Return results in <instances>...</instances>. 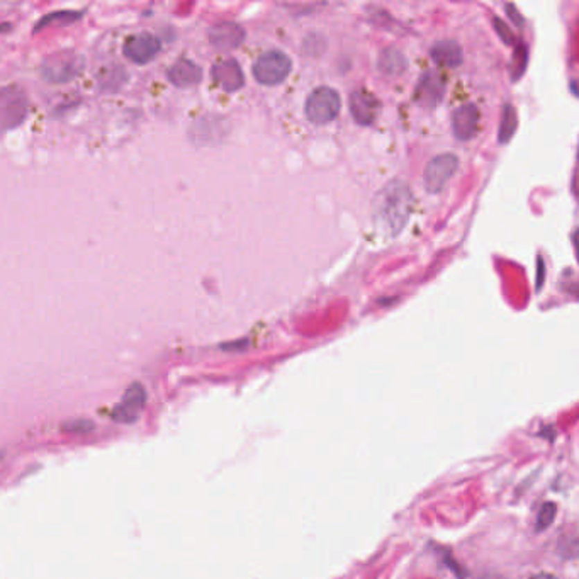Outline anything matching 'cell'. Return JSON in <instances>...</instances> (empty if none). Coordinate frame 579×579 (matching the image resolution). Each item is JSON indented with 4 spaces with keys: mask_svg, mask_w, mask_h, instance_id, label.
I'll return each instance as SVG.
<instances>
[{
    "mask_svg": "<svg viewBox=\"0 0 579 579\" xmlns=\"http://www.w3.org/2000/svg\"><path fill=\"white\" fill-rule=\"evenodd\" d=\"M160 48V40L157 36L150 33H138L128 37L123 46V53L136 65H146L158 55Z\"/></svg>",
    "mask_w": 579,
    "mask_h": 579,
    "instance_id": "52a82bcc",
    "label": "cell"
},
{
    "mask_svg": "<svg viewBox=\"0 0 579 579\" xmlns=\"http://www.w3.org/2000/svg\"><path fill=\"white\" fill-rule=\"evenodd\" d=\"M213 78L214 82L221 87L226 92H234L240 87H243V71L240 65L234 62L233 58L223 60V62L216 63L213 67Z\"/></svg>",
    "mask_w": 579,
    "mask_h": 579,
    "instance_id": "4fadbf2b",
    "label": "cell"
},
{
    "mask_svg": "<svg viewBox=\"0 0 579 579\" xmlns=\"http://www.w3.org/2000/svg\"><path fill=\"white\" fill-rule=\"evenodd\" d=\"M29 111V101L24 90L17 85H7L0 89V131H9L26 119Z\"/></svg>",
    "mask_w": 579,
    "mask_h": 579,
    "instance_id": "7a4b0ae2",
    "label": "cell"
},
{
    "mask_svg": "<svg viewBox=\"0 0 579 579\" xmlns=\"http://www.w3.org/2000/svg\"><path fill=\"white\" fill-rule=\"evenodd\" d=\"M83 68L80 55L74 51H60L48 56L41 65V74L50 83H67L74 80Z\"/></svg>",
    "mask_w": 579,
    "mask_h": 579,
    "instance_id": "3957f363",
    "label": "cell"
},
{
    "mask_svg": "<svg viewBox=\"0 0 579 579\" xmlns=\"http://www.w3.org/2000/svg\"><path fill=\"white\" fill-rule=\"evenodd\" d=\"M445 92V83L442 77L435 71H426L420 78L418 87L415 89V102L423 107H435L442 101Z\"/></svg>",
    "mask_w": 579,
    "mask_h": 579,
    "instance_id": "9c48e42d",
    "label": "cell"
},
{
    "mask_svg": "<svg viewBox=\"0 0 579 579\" xmlns=\"http://www.w3.org/2000/svg\"><path fill=\"white\" fill-rule=\"evenodd\" d=\"M479 111L474 104H464L452 114V131L457 139H471L478 131Z\"/></svg>",
    "mask_w": 579,
    "mask_h": 579,
    "instance_id": "8fae6325",
    "label": "cell"
},
{
    "mask_svg": "<svg viewBox=\"0 0 579 579\" xmlns=\"http://www.w3.org/2000/svg\"><path fill=\"white\" fill-rule=\"evenodd\" d=\"M410 189L404 184L395 182L382 191L376 204V213L386 230L397 233L408 221L411 211Z\"/></svg>",
    "mask_w": 579,
    "mask_h": 579,
    "instance_id": "6da1fadb",
    "label": "cell"
},
{
    "mask_svg": "<svg viewBox=\"0 0 579 579\" xmlns=\"http://www.w3.org/2000/svg\"><path fill=\"white\" fill-rule=\"evenodd\" d=\"M209 41L218 50H234L245 41V31L234 22H221L209 29Z\"/></svg>",
    "mask_w": 579,
    "mask_h": 579,
    "instance_id": "7c38bea8",
    "label": "cell"
},
{
    "mask_svg": "<svg viewBox=\"0 0 579 579\" xmlns=\"http://www.w3.org/2000/svg\"><path fill=\"white\" fill-rule=\"evenodd\" d=\"M82 17V12H68V10H62V12H53L50 16H46L44 19H41L40 22L36 24V31L37 29L44 28V26L51 24V22H60V21H65V22H71V21H77V19Z\"/></svg>",
    "mask_w": 579,
    "mask_h": 579,
    "instance_id": "d6986e66",
    "label": "cell"
},
{
    "mask_svg": "<svg viewBox=\"0 0 579 579\" xmlns=\"http://www.w3.org/2000/svg\"><path fill=\"white\" fill-rule=\"evenodd\" d=\"M457 165H459V160H457L456 155L452 153L435 157L425 168L426 191L433 192V194L435 192H440L442 189L447 185L450 177L453 175V172L457 170Z\"/></svg>",
    "mask_w": 579,
    "mask_h": 579,
    "instance_id": "ba28073f",
    "label": "cell"
},
{
    "mask_svg": "<svg viewBox=\"0 0 579 579\" xmlns=\"http://www.w3.org/2000/svg\"><path fill=\"white\" fill-rule=\"evenodd\" d=\"M291 71V60L282 51L263 53L253 67V75L262 85H277L284 82Z\"/></svg>",
    "mask_w": 579,
    "mask_h": 579,
    "instance_id": "5b68a950",
    "label": "cell"
},
{
    "mask_svg": "<svg viewBox=\"0 0 579 579\" xmlns=\"http://www.w3.org/2000/svg\"><path fill=\"white\" fill-rule=\"evenodd\" d=\"M530 579H558L554 576V574H548V573H539V574H533Z\"/></svg>",
    "mask_w": 579,
    "mask_h": 579,
    "instance_id": "44dd1931",
    "label": "cell"
},
{
    "mask_svg": "<svg viewBox=\"0 0 579 579\" xmlns=\"http://www.w3.org/2000/svg\"><path fill=\"white\" fill-rule=\"evenodd\" d=\"M555 515H558V506L554 503L547 501L540 506L539 515H537V532H546L548 527H552L555 520Z\"/></svg>",
    "mask_w": 579,
    "mask_h": 579,
    "instance_id": "e0dca14e",
    "label": "cell"
},
{
    "mask_svg": "<svg viewBox=\"0 0 579 579\" xmlns=\"http://www.w3.org/2000/svg\"><path fill=\"white\" fill-rule=\"evenodd\" d=\"M479 579H499V578H496V576H481Z\"/></svg>",
    "mask_w": 579,
    "mask_h": 579,
    "instance_id": "7402d4cb",
    "label": "cell"
},
{
    "mask_svg": "<svg viewBox=\"0 0 579 579\" xmlns=\"http://www.w3.org/2000/svg\"><path fill=\"white\" fill-rule=\"evenodd\" d=\"M515 126H517V119H515V111H513V107H510V105H506L505 112H503L501 130H499V139H501L503 143L508 141L510 136L513 135Z\"/></svg>",
    "mask_w": 579,
    "mask_h": 579,
    "instance_id": "ac0fdd59",
    "label": "cell"
},
{
    "mask_svg": "<svg viewBox=\"0 0 579 579\" xmlns=\"http://www.w3.org/2000/svg\"><path fill=\"white\" fill-rule=\"evenodd\" d=\"M62 429L65 431H70V433H89V431L94 430V423L83 418L71 420V422L63 423Z\"/></svg>",
    "mask_w": 579,
    "mask_h": 579,
    "instance_id": "ffe728a7",
    "label": "cell"
},
{
    "mask_svg": "<svg viewBox=\"0 0 579 579\" xmlns=\"http://www.w3.org/2000/svg\"><path fill=\"white\" fill-rule=\"evenodd\" d=\"M431 58L437 65L447 67V68H456L463 63V48L459 46L457 41L445 40L438 41V43L433 44L430 51Z\"/></svg>",
    "mask_w": 579,
    "mask_h": 579,
    "instance_id": "9a60e30c",
    "label": "cell"
},
{
    "mask_svg": "<svg viewBox=\"0 0 579 579\" xmlns=\"http://www.w3.org/2000/svg\"><path fill=\"white\" fill-rule=\"evenodd\" d=\"M166 75H168V80L173 85L185 89V87L198 85L200 78H202V70L194 62H191V60L182 58L168 68V74Z\"/></svg>",
    "mask_w": 579,
    "mask_h": 579,
    "instance_id": "5bb4252c",
    "label": "cell"
},
{
    "mask_svg": "<svg viewBox=\"0 0 579 579\" xmlns=\"http://www.w3.org/2000/svg\"><path fill=\"white\" fill-rule=\"evenodd\" d=\"M146 404V391L139 382H135L126 389L119 403L112 410V420L117 423H135Z\"/></svg>",
    "mask_w": 579,
    "mask_h": 579,
    "instance_id": "8992f818",
    "label": "cell"
},
{
    "mask_svg": "<svg viewBox=\"0 0 579 579\" xmlns=\"http://www.w3.org/2000/svg\"><path fill=\"white\" fill-rule=\"evenodd\" d=\"M381 104L367 90H355L350 97V111L354 119L362 126H370L379 116Z\"/></svg>",
    "mask_w": 579,
    "mask_h": 579,
    "instance_id": "30bf717a",
    "label": "cell"
},
{
    "mask_svg": "<svg viewBox=\"0 0 579 579\" xmlns=\"http://www.w3.org/2000/svg\"><path fill=\"white\" fill-rule=\"evenodd\" d=\"M342 101L336 90L320 87L306 101V116L315 124H327L338 116Z\"/></svg>",
    "mask_w": 579,
    "mask_h": 579,
    "instance_id": "277c9868",
    "label": "cell"
},
{
    "mask_svg": "<svg viewBox=\"0 0 579 579\" xmlns=\"http://www.w3.org/2000/svg\"><path fill=\"white\" fill-rule=\"evenodd\" d=\"M408 63L404 55L396 48H388V50L382 51L379 58V70L384 75H389V77H396V75H401L404 70H406Z\"/></svg>",
    "mask_w": 579,
    "mask_h": 579,
    "instance_id": "2e32d148",
    "label": "cell"
}]
</instances>
